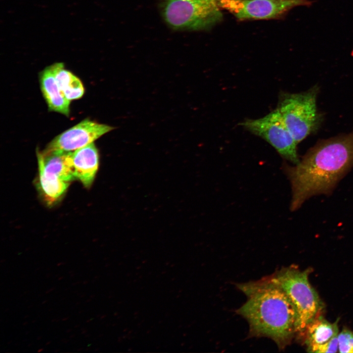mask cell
<instances>
[{
  "mask_svg": "<svg viewBox=\"0 0 353 353\" xmlns=\"http://www.w3.org/2000/svg\"><path fill=\"white\" fill-rule=\"evenodd\" d=\"M353 165V131L319 142L294 167L283 164L292 187L291 211L312 196L329 193Z\"/></svg>",
  "mask_w": 353,
  "mask_h": 353,
  "instance_id": "1",
  "label": "cell"
},
{
  "mask_svg": "<svg viewBox=\"0 0 353 353\" xmlns=\"http://www.w3.org/2000/svg\"><path fill=\"white\" fill-rule=\"evenodd\" d=\"M237 287L247 297L236 312L248 322L249 336L269 338L280 350L290 344L296 335V314L283 290L269 276Z\"/></svg>",
  "mask_w": 353,
  "mask_h": 353,
  "instance_id": "2",
  "label": "cell"
},
{
  "mask_svg": "<svg viewBox=\"0 0 353 353\" xmlns=\"http://www.w3.org/2000/svg\"><path fill=\"white\" fill-rule=\"evenodd\" d=\"M309 269L302 271L294 265L282 267L269 276L285 292L296 314V335L303 336L307 325L320 315L322 303L310 284Z\"/></svg>",
  "mask_w": 353,
  "mask_h": 353,
  "instance_id": "3",
  "label": "cell"
},
{
  "mask_svg": "<svg viewBox=\"0 0 353 353\" xmlns=\"http://www.w3.org/2000/svg\"><path fill=\"white\" fill-rule=\"evenodd\" d=\"M161 17L177 31L208 29L223 18L218 0H159Z\"/></svg>",
  "mask_w": 353,
  "mask_h": 353,
  "instance_id": "4",
  "label": "cell"
},
{
  "mask_svg": "<svg viewBox=\"0 0 353 353\" xmlns=\"http://www.w3.org/2000/svg\"><path fill=\"white\" fill-rule=\"evenodd\" d=\"M318 86L299 93L282 92L277 109L298 144L318 127L320 118L316 107Z\"/></svg>",
  "mask_w": 353,
  "mask_h": 353,
  "instance_id": "5",
  "label": "cell"
},
{
  "mask_svg": "<svg viewBox=\"0 0 353 353\" xmlns=\"http://www.w3.org/2000/svg\"><path fill=\"white\" fill-rule=\"evenodd\" d=\"M240 125L264 139L285 159L295 165L300 162L297 151L298 143L277 108L263 117L246 119Z\"/></svg>",
  "mask_w": 353,
  "mask_h": 353,
  "instance_id": "6",
  "label": "cell"
},
{
  "mask_svg": "<svg viewBox=\"0 0 353 353\" xmlns=\"http://www.w3.org/2000/svg\"><path fill=\"white\" fill-rule=\"evenodd\" d=\"M225 9L238 20H267L279 18L292 9L309 6V0H218Z\"/></svg>",
  "mask_w": 353,
  "mask_h": 353,
  "instance_id": "7",
  "label": "cell"
},
{
  "mask_svg": "<svg viewBox=\"0 0 353 353\" xmlns=\"http://www.w3.org/2000/svg\"><path fill=\"white\" fill-rule=\"evenodd\" d=\"M113 128L85 119L54 137L42 151H74L94 142Z\"/></svg>",
  "mask_w": 353,
  "mask_h": 353,
  "instance_id": "8",
  "label": "cell"
},
{
  "mask_svg": "<svg viewBox=\"0 0 353 353\" xmlns=\"http://www.w3.org/2000/svg\"><path fill=\"white\" fill-rule=\"evenodd\" d=\"M338 320L331 323L319 315L306 326L303 337L308 352L326 353L338 351Z\"/></svg>",
  "mask_w": 353,
  "mask_h": 353,
  "instance_id": "9",
  "label": "cell"
},
{
  "mask_svg": "<svg viewBox=\"0 0 353 353\" xmlns=\"http://www.w3.org/2000/svg\"><path fill=\"white\" fill-rule=\"evenodd\" d=\"M72 155L73 151H56L45 153L38 151V176L50 181L70 183L76 179Z\"/></svg>",
  "mask_w": 353,
  "mask_h": 353,
  "instance_id": "10",
  "label": "cell"
},
{
  "mask_svg": "<svg viewBox=\"0 0 353 353\" xmlns=\"http://www.w3.org/2000/svg\"><path fill=\"white\" fill-rule=\"evenodd\" d=\"M74 176L86 188L92 184L99 165L98 149L94 142L73 151Z\"/></svg>",
  "mask_w": 353,
  "mask_h": 353,
  "instance_id": "11",
  "label": "cell"
},
{
  "mask_svg": "<svg viewBox=\"0 0 353 353\" xmlns=\"http://www.w3.org/2000/svg\"><path fill=\"white\" fill-rule=\"evenodd\" d=\"M39 81L41 90L49 110L69 116L70 101L62 94L58 87L52 64L40 72Z\"/></svg>",
  "mask_w": 353,
  "mask_h": 353,
  "instance_id": "12",
  "label": "cell"
},
{
  "mask_svg": "<svg viewBox=\"0 0 353 353\" xmlns=\"http://www.w3.org/2000/svg\"><path fill=\"white\" fill-rule=\"evenodd\" d=\"M55 77L62 94L70 101L81 98L84 88L81 80L65 68L63 63L52 64Z\"/></svg>",
  "mask_w": 353,
  "mask_h": 353,
  "instance_id": "13",
  "label": "cell"
},
{
  "mask_svg": "<svg viewBox=\"0 0 353 353\" xmlns=\"http://www.w3.org/2000/svg\"><path fill=\"white\" fill-rule=\"evenodd\" d=\"M338 351L353 353V331L344 328L338 335Z\"/></svg>",
  "mask_w": 353,
  "mask_h": 353,
  "instance_id": "14",
  "label": "cell"
},
{
  "mask_svg": "<svg viewBox=\"0 0 353 353\" xmlns=\"http://www.w3.org/2000/svg\"><path fill=\"white\" fill-rule=\"evenodd\" d=\"M54 289H55V288H54V287H53V288L50 289V290H49L48 291H47L46 292V293H47H47H49L50 292L52 291V290H54Z\"/></svg>",
  "mask_w": 353,
  "mask_h": 353,
  "instance_id": "15",
  "label": "cell"
},
{
  "mask_svg": "<svg viewBox=\"0 0 353 353\" xmlns=\"http://www.w3.org/2000/svg\"><path fill=\"white\" fill-rule=\"evenodd\" d=\"M65 263L60 262V263H58L57 264V266H60V265H61L64 264Z\"/></svg>",
  "mask_w": 353,
  "mask_h": 353,
  "instance_id": "16",
  "label": "cell"
},
{
  "mask_svg": "<svg viewBox=\"0 0 353 353\" xmlns=\"http://www.w3.org/2000/svg\"><path fill=\"white\" fill-rule=\"evenodd\" d=\"M43 350H44V349H43V348L40 349H39V350H38L37 352H38V353H40V352H42Z\"/></svg>",
  "mask_w": 353,
  "mask_h": 353,
  "instance_id": "17",
  "label": "cell"
},
{
  "mask_svg": "<svg viewBox=\"0 0 353 353\" xmlns=\"http://www.w3.org/2000/svg\"><path fill=\"white\" fill-rule=\"evenodd\" d=\"M69 319V317H65L62 319V321H65Z\"/></svg>",
  "mask_w": 353,
  "mask_h": 353,
  "instance_id": "18",
  "label": "cell"
},
{
  "mask_svg": "<svg viewBox=\"0 0 353 353\" xmlns=\"http://www.w3.org/2000/svg\"><path fill=\"white\" fill-rule=\"evenodd\" d=\"M86 332H87V330H86L83 329V331L82 332V334H85V333H86Z\"/></svg>",
  "mask_w": 353,
  "mask_h": 353,
  "instance_id": "19",
  "label": "cell"
},
{
  "mask_svg": "<svg viewBox=\"0 0 353 353\" xmlns=\"http://www.w3.org/2000/svg\"><path fill=\"white\" fill-rule=\"evenodd\" d=\"M62 341L63 342H64V343H66V342H67V340H66V339L65 338L62 339Z\"/></svg>",
  "mask_w": 353,
  "mask_h": 353,
  "instance_id": "20",
  "label": "cell"
},
{
  "mask_svg": "<svg viewBox=\"0 0 353 353\" xmlns=\"http://www.w3.org/2000/svg\"><path fill=\"white\" fill-rule=\"evenodd\" d=\"M50 343H51V341H49L48 342H47V343H46V345H49Z\"/></svg>",
  "mask_w": 353,
  "mask_h": 353,
  "instance_id": "21",
  "label": "cell"
},
{
  "mask_svg": "<svg viewBox=\"0 0 353 353\" xmlns=\"http://www.w3.org/2000/svg\"><path fill=\"white\" fill-rule=\"evenodd\" d=\"M87 282H88V281H84L83 282V284H85L87 283Z\"/></svg>",
  "mask_w": 353,
  "mask_h": 353,
  "instance_id": "22",
  "label": "cell"
},
{
  "mask_svg": "<svg viewBox=\"0 0 353 353\" xmlns=\"http://www.w3.org/2000/svg\"><path fill=\"white\" fill-rule=\"evenodd\" d=\"M71 330H72L71 329H69L68 330H67V332L68 333V332H70Z\"/></svg>",
  "mask_w": 353,
  "mask_h": 353,
  "instance_id": "23",
  "label": "cell"
},
{
  "mask_svg": "<svg viewBox=\"0 0 353 353\" xmlns=\"http://www.w3.org/2000/svg\"><path fill=\"white\" fill-rule=\"evenodd\" d=\"M28 323L27 322H25V323H23V325L25 326L26 324H27Z\"/></svg>",
  "mask_w": 353,
  "mask_h": 353,
  "instance_id": "24",
  "label": "cell"
},
{
  "mask_svg": "<svg viewBox=\"0 0 353 353\" xmlns=\"http://www.w3.org/2000/svg\"><path fill=\"white\" fill-rule=\"evenodd\" d=\"M63 278V277H61L58 278V280H60V279H62Z\"/></svg>",
  "mask_w": 353,
  "mask_h": 353,
  "instance_id": "25",
  "label": "cell"
},
{
  "mask_svg": "<svg viewBox=\"0 0 353 353\" xmlns=\"http://www.w3.org/2000/svg\"><path fill=\"white\" fill-rule=\"evenodd\" d=\"M91 320H92V319H89V320H88L86 321V322L88 323V322H89L90 321H91Z\"/></svg>",
  "mask_w": 353,
  "mask_h": 353,
  "instance_id": "26",
  "label": "cell"
},
{
  "mask_svg": "<svg viewBox=\"0 0 353 353\" xmlns=\"http://www.w3.org/2000/svg\"><path fill=\"white\" fill-rule=\"evenodd\" d=\"M74 336H75V335H74V334H73V335H71V336H70V338H72V337H74Z\"/></svg>",
  "mask_w": 353,
  "mask_h": 353,
  "instance_id": "27",
  "label": "cell"
},
{
  "mask_svg": "<svg viewBox=\"0 0 353 353\" xmlns=\"http://www.w3.org/2000/svg\"><path fill=\"white\" fill-rule=\"evenodd\" d=\"M89 336H90V335H89V334H88V335H86L85 336V337H89Z\"/></svg>",
  "mask_w": 353,
  "mask_h": 353,
  "instance_id": "28",
  "label": "cell"
},
{
  "mask_svg": "<svg viewBox=\"0 0 353 353\" xmlns=\"http://www.w3.org/2000/svg\"><path fill=\"white\" fill-rule=\"evenodd\" d=\"M41 338V336H39V337L37 338V340L40 339Z\"/></svg>",
  "mask_w": 353,
  "mask_h": 353,
  "instance_id": "29",
  "label": "cell"
},
{
  "mask_svg": "<svg viewBox=\"0 0 353 353\" xmlns=\"http://www.w3.org/2000/svg\"><path fill=\"white\" fill-rule=\"evenodd\" d=\"M32 343L29 344L28 345V347L31 346L32 345Z\"/></svg>",
  "mask_w": 353,
  "mask_h": 353,
  "instance_id": "30",
  "label": "cell"
},
{
  "mask_svg": "<svg viewBox=\"0 0 353 353\" xmlns=\"http://www.w3.org/2000/svg\"><path fill=\"white\" fill-rule=\"evenodd\" d=\"M90 301H91V299H88V300H87V302H90Z\"/></svg>",
  "mask_w": 353,
  "mask_h": 353,
  "instance_id": "31",
  "label": "cell"
},
{
  "mask_svg": "<svg viewBox=\"0 0 353 353\" xmlns=\"http://www.w3.org/2000/svg\"><path fill=\"white\" fill-rule=\"evenodd\" d=\"M79 325H76L75 327V328H77L78 327H79Z\"/></svg>",
  "mask_w": 353,
  "mask_h": 353,
  "instance_id": "32",
  "label": "cell"
},
{
  "mask_svg": "<svg viewBox=\"0 0 353 353\" xmlns=\"http://www.w3.org/2000/svg\"><path fill=\"white\" fill-rule=\"evenodd\" d=\"M47 301H44V302L42 303L43 304V303H45Z\"/></svg>",
  "mask_w": 353,
  "mask_h": 353,
  "instance_id": "33",
  "label": "cell"
},
{
  "mask_svg": "<svg viewBox=\"0 0 353 353\" xmlns=\"http://www.w3.org/2000/svg\"><path fill=\"white\" fill-rule=\"evenodd\" d=\"M28 317V315H26L25 316L24 318H26V317Z\"/></svg>",
  "mask_w": 353,
  "mask_h": 353,
  "instance_id": "34",
  "label": "cell"
},
{
  "mask_svg": "<svg viewBox=\"0 0 353 353\" xmlns=\"http://www.w3.org/2000/svg\"><path fill=\"white\" fill-rule=\"evenodd\" d=\"M56 321V320L55 319H53L51 321H52V322H54V321Z\"/></svg>",
  "mask_w": 353,
  "mask_h": 353,
  "instance_id": "35",
  "label": "cell"
},
{
  "mask_svg": "<svg viewBox=\"0 0 353 353\" xmlns=\"http://www.w3.org/2000/svg\"><path fill=\"white\" fill-rule=\"evenodd\" d=\"M11 341H9V342L7 343V344H9L10 343H11Z\"/></svg>",
  "mask_w": 353,
  "mask_h": 353,
  "instance_id": "36",
  "label": "cell"
},
{
  "mask_svg": "<svg viewBox=\"0 0 353 353\" xmlns=\"http://www.w3.org/2000/svg\"><path fill=\"white\" fill-rule=\"evenodd\" d=\"M54 352H59V350H56V351H55Z\"/></svg>",
  "mask_w": 353,
  "mask_h": 353,
  "instance_id": "37",
  "label": "cell"
},
{
  "mask_svg": "<svg viewBox=\"0 0 353 353\" xmlns=\"http://www.w3.org/2000/svg\"><path fill=\"white\" fill-rule=\"evenodd\" d=\"M74 275H75V274H73L71 275V276L73 277V276H74Z\"/></svg>",
  "mask_w": 353,
  "mask_h": 353,
  "instance_id": "38",
  "label": "cell"
},
{
  "mask_svg": "<svg viewBox=\"0 0 353 353\" xmlns=\"http://www.w3.org/2000/svg\"><path fill=\"white\" fill-rule=\"evenodd\" d=\"M36 321V320H33L32 323H34Z\"/></svg>",
  "mask_w": 353,
  "mask_h": 353,
  "instance_id": "39",
  "label": "cell"
},
{
  "mask_svg": "<svg viewBox=\"0 0 353 353\" xmlns=\"http://www.w3.org/2000/svg\"><path fill=\"white\" fill-rule=\"evenodd\" d=\"M79 303H79V302H78V303H76V304H79Z\"/></svg>",
  "mask_w": 353,
  "mask_h": 353,
  "instance_id": "40",
  "label": "cell"
},
{
  "mask_svg": "<svg viewBox=\"0 0 353 353\" xmlns=\"http://www.w3.org/2000/svg\"><path fill=\"white\" fill-rule=\"evenodd\" d=\"M83 312V311H81L79 312V313H81V312Z\"/></svg>",
  "mask_w": 353,
  "mask_h": 353,
  "instance_id": "41",
  "label": "cell"
},
{
  "mask_svg": "<svg viewBox=\"0 0 353 353\" xmlns=\"http://www.w3.org/2000/svg\"><path fill=\"white\" fill-rule=\"evenodd\" d=\"M82 350V348H80V349H79V350H78V351H80V350Z\"/></svg>",
  "mask_w": 353,
  "mask_h": 353,
  "instance_id": "42",
  "label": "cell"
},
{
  "mask_svg": "<svg viewBox=\"0 0 353 353\" xmlns=\"http://www.w3.org/2000/svg\"><path fill=\"white\" fill-rule=\"evenodd\" d=\"M72 272H73V271H71L69 272V273L70 274V273H71Z\"/></svg>",
  "mask_w": 353,
  "mask_h": 353,
  "instance_id": "43",
  "label": "cell"
},
{
  "mask_svg": "<svg viewBox=\"0 0 353 353\" xmlns=\"http://www.w3.org/2000/svg\"><path fill=\"white\" fill-rule=\"evenodd\" d=\"M59 321V320H57L56 322H58Z\"/></svg>",
  "mask_w": 353,
  "mask_h": 353,
  "instance_id": "44",
  "label": "cell"
},
{
  "mask_svg": "<svg viewBox=\"0 0 353 353\" xmlns=\"http://www.w3.org/2000/svg\"><path fill=\"white\" fill-rule=\"evenodd\" d=\"M28 333H29V332H26V334H28Z\"/></svg>",
  "mask_w": 353,
  "mask_h": 353,
  "instance_id": "45",
  "label": "cell"
},
{
  "mask_svg": "<svg viewBox=\"0 0 353 353\" xmlns=\"http://www.w3.org/2000/svg\"><path fill=\"white\" fill-rule=\"evenodd\" d=\"M90 345H91V344H89V345H88V346H90Z\"/></svg>",
  "mask_w": 353,
  "mask_h": 353,
  "instance_id": "46",
  "label": "cell"
}]
</instances>
